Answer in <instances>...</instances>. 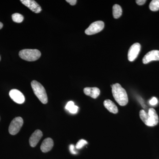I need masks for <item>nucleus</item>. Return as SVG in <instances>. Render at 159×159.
Listing matches in <instances>:
<instances>
[{
    "label": "nucleus",
    "mask_w": 159,
    "mask_h": 159,
    "mask_svg": "<svg viewBox=\"0 0 159 159\" xmlns=\"http://www.w3.org/2000/svg\"><path fill=\"white\" fill-rule=\"evenodd\" d=\"M1 56H0V61H1Z\"/></svg>",
    "instance_id": "25"
},
{
    "label": "nucleus",
    "mask_w": 159,
    "mask_h": 159,
    "mask_svg": "<svg viewBox=\"0 0 159 159\" xmlns=\"http://www.w3.org/2000/svg\"><path fill=\"white\" fill-rule=\"evenodd\" d=\"M112 93L114 99L122 106H125L128 102V97L126 91L119 83L111 85Z\"/></svg>",
    "instance_id": "1"
},
{
    "label": "nucleus",
    "mask_w": 159,
    "mask_h": 159,
    "mask_svg": "<svg viewBox=\"0 0 159 159\" xmlns=\"http://www.w3.org/2000/svg\"><path fill=\"white\" fill-rule=\"evenodd\" d=\"M20 2L34 13H39L42 10L41 6L33 0H21Z\"/></svg>",
    "instance_id": "8"
},
{
    "label": "nucleus",
    "mask_w": 159,
    "mask_h": 159,
    "mask_svg": "<svg viewBox=\"0 0 159 159\" xmlns=\"http://www.w3.org/2000/svg\"><path fill=\"white\" fill-rule=\"evenodd\" d=\"M23 123H24V121L21 117H17L14 118L11 121L9 125V133L12 135H14L18 133L22 126Z\"/></svg>",
    "instance_id": "5"
},
{
    "label": "nucleus",
    "mask_w": 159,
    "mask_h": 159,
    "mask_svg": "<svg viewBox=\"0 0 159 159\" xmlns=\"http://www.w3.org/2000/svg\"><path fill=\"white\" fill-rule=\"evenodd\" d=\"M103 105L105 108L111 113L113 114H117L118 112V109L117 106L111 100L107 99L103 102Z\"/></svg>",
    "instance_id": "14"
},
{
    "label": "nucleus",
    "mask_w": 159,
    "mask_h": 159,
    "mask_svg": "<svg viewBox=\"0 0 159 159\" xmlns=\"http://www.w3.org/2000/svg\"><path fill=\"white\" fill-rule=\"evenodd\" d=\"M9 96L15 102L22 104L25 101V97L21 92L17 89H11L9 92Z\"/></svg>",
    "instance_id": "9"
},
{
    "label": "nucleus",
    "mask_w": 159,
    "mask_h": 159,
    "mask_svg": "<svg viewBox=\"0 0 159 159\" xmlns=\"http://www.w3.org/2000/svg\"><path fill=\"white\" fill-rule=\"evenodd\" d=\"M66 2L69 3L71 6H74L77 3V1L76 0H66Z\"/></svg>",
    "instance_id": "23"
},
{
    "label": "nucleus",
    "mask_w": 159,
    "mask_h": 159,
    "mask_svg": "<svg viewBox=\"0 0 159 159\" xmlns=\"http://www.w3.org/2000/svg\"><path fill=\"white\" fill-rule=\"evenodd\" d=\"M141 48V45L139 43H135L131 46L128 53V58L129 61H133L135 60L139 55Z\"/></svg>",
    "instance_id": "7"
},
{
    "label": "nucleus",
    "mask_w": 159,
    "mask_h": 159,
    "mask_svg": "<svg viewBox=\"0 0 159 159\" xmlns=\"http://www.w3.org/2000/svg\"><path fill=\"white\" fill-rule=\"evenodd\" d=\"M84 92L87 96L96 99L100 94V90L97 87H86L84 89Z\"/></svg>",
    "instance_id": "13"
},
{
    "label": "nucleus",
    "mask_w": 159,
    "mask_h": 159,
    "mask_svg": "<svg viewBox=\"0 0 159 159\" xmlns=\"http://www.w3.org/2000/svg\"><path fill=\"white\" fill-rule=\"evenodd\" d=\"M11 17L13 21L17 23H21L24 19V16L18 13H15L12 14Z\"/></svg>",
    "instance_id": "18"
},
{
    "label": "nucleus",
    "mask_w": 159,
    "mask_h": 159,
    "mask_svg": "<svg viewBox=\"0 0 159 159\" xmlns=\"http://www.w3.org/2000/svg\"><path fill=\"white\" fill-rule=\"evenodd\" d=\"M43 133L39 129H37L32 134L29 139V144L32 147H34L37 145L40 140L42 138Z\"/></svg>",
    "instance_id": "11"
},
{
    "label": "nucleus",
    "mask_w": 159,
    "mask_h": 159,
    "mask_svg": "<svg viewBox=\"0 0 159 159\" xmlns=\"http://www.w3.org/2000/svg\"><path fill=\"white\" fill-rule=\"evenodd\" d=\"M66 109L69 111L70 113L72 114L77 113L78 111V107L77 106L75 105L74 102L73 101H69L66 105Z\"/></svg>",
    "instance_id": "15"
},
{
    "label": "nucleus",
    "mask_w": 159,
    "mask_h": 159,
    "mask_svg": "<svg viewBox=\"0 0 159 159\" xmlns=\"http://www.w3.org/2000/svg\"><path fill=\"white\" fill-rule=\"evenodd\" d=\"M152 61H159V51L153 50L149 51L142 59L143 63L145 64L148 63Z\"/></svg>",
    "instance_id": "10"
},
{
    "label": "nucleus",
    "mask_w": 159,
    "mask_h": 159,
    "mask_svg": "<svg viewBox=\"0 0 159 159\" xmlns=\"http://www.w3.org/2000/svg\"><path fill=\"white\" fill-rule=\"evenodd\" d=\"M54 146V142L51 138H47L43 141L40 148L43 152H47L51 151Z\"/></svg>",
    "instance_id": "12"
},
{
    "label": "nucleus",
    "mask_w": 159,
    "mask_h": 159,
    "mask_svg": "<svg viewBox=\"0 0 159 159\" xmlns=\"http://www.w3.org/2000/svg\"><path fill=\"white\" fill-rule=\"evenodd\" d=\"M87 144L88 142L86 140H84V139H81L76 144V148L77 149H80V148H82L83 146H84V145H87Z\"/></svg>",
    "instance_id": "19"
},
{
    "label": "nucleus",
    "mask_w": 159,
    "mask_h": 159,
    "mask_svg": "<svg viewBox=\"0 0 159 159\" xmlns=\"http://www.w3.org/2000/svg\"><path fill=\"white\" fill-rule=\"evenodd\" d=\"M20 57L25 60L33 61L39 59L41 53L37 49H24L20 51Z\"/></svg>",
    "instance_id": "4"
},
{
    "label": "nucleus",
    "mask_w": 159,
    "mask_h": 159,
    "mask_svg": "<svg viewBox=\"0 0 159 159\" xmlns=\"http://www.w3.org/2000/svg\"><path fill=\"white\" fill-rule=\"evenodd\" d=\"M122 14V9L119 5H114L113 6V15L115 19L119 18Z\"/></svg>",
    "instance_id": "16"
},
{
    "label": "nucleus",
    "mask_w": 159,
    "mask_h": 159,
    "mask_svg": "<svg viewBox=\"0 0 159 159\" xmlns=\"http://www.w3.org/2000/svg\"><path fill=\"white\" fill-rule=\"evenodd\" d=\"M146 1L145 0H137L136 1L137 4L139 6H142V5H144L146 2Z\"/></svg>",
    "instance_id": "22"
},
{
    "label": "nucleus",
    "mask_w": 159,
    "mask_h": 159,
    "mask_svg": "<svg viewBox=\"0 0 159 159\" xmlns=\"http://www.w3.org/2000/svg\"><path fill=\"white\" fill-rule=\"evenodd\" d=\"M31 86L34 94L40 101L43 104H47L48 102V96L43 86L35 80L31 81Z\"/></svg>",
    "instance_id": "3"
},
{
    "label": "nucleus",
    "mask_w": 159,
    "mask_h": 159,
    "mask_svg": "<svg viewBox=\"0 0 159 159\" xmlns=\"http://www.w3.org/2000/svg\"><path fill=\"white\" fill-rule=\"evenodd\" d=\"M149 9L152 11L159 10V0H152L149 4Z\"/></svg>",
    "instance_id": "17"
},
{
    "label": "nucleus",
    "mask_w": 159,
    "mask_h": 159,
    "mask_svg": "<svg viewBox=\"0 0 159 159\" xmlns=\"http://www.w3.org/2000/svg\"><path fill=\"white\" fill-rule=\"evenodd\" d=\"M104 24L102 21H97L94 22L89 26V28L85 31L86 34L88 35H92L97 34L101 31L103 29Z\"/></svg>",
    "instance_id": "6"
},
{
    "label": "nucleus",
    "mask_w": 159,
    "mask_h": 159,
    "mask_svg": "<svg viewBox=\"0 0 159 159\" xmlns=\"http://www.w3.org/2000/svg\"><path fill=\"white\" fill-rule=\"evenodd\" d=\"M139 116L141 120L147 126H155L158 123V116L154 109L149 108L148 113L144 110H142L140 111Z\"/></svg>",
    "instance_id": "2"
},
{
    "label": "nucleus",
    "mask_w": 159,
    "mask_h": 159,
    "mask_svg": "<svg viewBox=\"0 0 159 159\" xmlns=\"http://www.w3.org/2000/svg\"><path fill=\"white\" fill-rule=\"evenodd\" d=\"M158 102V100L157 98L154 97L152 98L149 101V103L150 105L154 106L156 105Z\"/></svg>",
    "instance_id": "20"
},
{
    "label": "nucleus",
    "mask_w": 159,
    "mask_h": 159,
    "mask_svg": "<svg viewBox=\"0 0 159 159\" xmlns=\"http://www.w3.org/2000/svg\"><path fill=\"white\" fill-rule=\"evenodd\" d=\"M3 25L2 23L0 22V29H2L3 28Z\"/></svg>",
    "instance_id": "24"
},
{
    "label": "nucleus",
    "mask_w": 159,
    "mask_h": 159,
    "mask_svg": "<svg viewBox=\"0 0 159 159\" xmlns=\"http://www.w3.org/2000/svg\"><path fill=\"white\" fill-rule=\"evenodd\" d=\"M70 150L71 153L73 154H77V152L75 150V146L74 145H71L70 146Z\"/></svg>",
    "instance_id": "21"
}]
</instances>
